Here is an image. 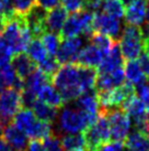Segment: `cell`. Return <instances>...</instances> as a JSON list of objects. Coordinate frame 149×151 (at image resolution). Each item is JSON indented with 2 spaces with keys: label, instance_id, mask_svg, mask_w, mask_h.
<instances>
[{
  "label": "cell",
  "instance_id": "14",
  "mask_svg": "<svg viewBox=\"0 0 149 151\" xmlns=\"http://www.w3.org/2000/svg\"><path fill=\"white\" fill-rule=\"evenodd\" d=\"M104 56L105 55L103 52L99 50L96 46H94L93 44H89L80 50L76 64L81 65V66L94 67L95 68V67H99Z\"/></svg>",
  "mask_w": 149,
  "mask_h": 151
},
{
  "label": "cell",
  "instance_id": "12",
  "mask_svg": "<svg viewBox=\"0 0 149 151\" xmlns=\"http://www.w3.org/2000/svg\"><path fill=\"white\" fill-rule=\"evenodd\" d=\"M4 139L9 143L12 151H26L28 145H29V137L19 129L14 124H9L4 126L2 131Z\"/></svg>",
  "mask_w": 149,
  "mask_h": 151
},
{
  "label": "cell",
  "instance_id": "49",
  "mask_svg": "<svg viewBox=\"0 0 149 151\" xmlns=\"http://www.w3.org/2000/svg\"><path fill=\"white\" fill-rule=\"evenodd\" d=\"M146 19L149 21V0H147V7H146Z\"/></svg>",
  "mask_w": 149,
  "mask_h": 151
},
{
  "label": "cell",
  "instance_id": "16",
  "mask_svg": "<svg viewBox=\"0 0 149 151\" xmlns=\"http://www.w3.org/2000/svg\"><path fill=\"white\" fill-rule=\"evenodd\" d=\"M146 7L147 0H135L126 6L124 14L126 23L140 27L146 19Z\"/></svg>",
  "mask_w": 149,
  "mask_h": 151
},
{
  "label": "cell",
  "instance_id": "52",
  "mask_svg": "<svg viewBox=\"0 0 149 151\" xmlns=\"http://www.w3.org/2000/svg\"><path fill=\"white\" fill-rule=\"evenodd\" d=\"M2 125L0 124V138H1V136H2V131H4V128H2Z\"/></svg>",
  "mask_w": 149,
  "mask_h": 151
},
{
  "label": "cell",
  "instance_id": "1",
  "mask_svg": "<svg viewBox=\"0 0 149 151\" xmlns=\"http://www.w3.org/2000/svg\"><path fill=\"white\" fill-rule=\"evenodd\" d=\"M54 84L65 103L72 101L83 93L79 82V65L76 63L64 64L54 75Z\"/></svg>",
  "mask_w": 149,
  "mask_h": 151
},
{
  "label": "cell",
  "instance_id": "51",
  "mask_svg": "<svg viewBox=\"0 0 149 151\" xmlns=\"http://www.w3.org/2000/svg\"><path fill=\"white\" fill-rule=\"evenodd\" d=\"M146 122H147V134L149 136V111H147V119H146Z\"/></svg>",
  "mask_w": 149,
  "mask_h": 151
},
{
  "label": "cell",
  "instance_id": "9",
  "mask_svg": "<svg viewBox=\"0 0 149 151\" xmlns=\"http://www.w3.org/2000/svg\"><path fill=\"white\" fill-rule=\"evenodd\" d=\"M26 24L29 27L32 39H41L46 31V17L47 10L35 4L28 12L23 14Z\"/></svg>",
  "mask_w": 149,
  "mask_h": 151
},
{
  "label": "cell",
  "instance_id": "7",
  "mask_svg": "<svg viewBox=\"0 0 149 151\" xmlns=\"http://www.w3.org/2000/svg\"><path fill=\"white\" fill-rule=\"evenodd\" d=\"M20 93L9 87L0 94V124L2 126L11 124L16 114L22 108Z\"/></svg>",
  "mask_w": 149,
  "mask_h": 151
},
{
  "label": "cell",
  "instance_id": "22",
  "mask_svg": "<svg viewBox=\"0 0 149 151\" xmlns=\"http://www.w3.org/2000/svg\"><path fill=\"white\" fill-rule=\"evenodd\" d=\"M50 83H52V80L37 67L35 71L32 72L24 80V88L35 93L37 95L38 91L43 86H45L46 84H50Z\"/></svg>",
  "mask_w": 149,
  "mask_h": 151
},
{
  "label": "cell",
  "instance_id": "19",
  "mask_svg": "<svg viewBox=\"0 0 149 151\" xmlns=\"http://www.w3.org/2000/svg\"><path fill=\"white\" fill-rule=\"evenodd\" d=\"M37 97L38 99L46 103L47 105L53 106V107H56V108H62V106L65 105V101L62 99V95L59 94L56 87L52 85V83L50 84H46L45 86L38 91L37 93Z\"/></svg>",
  "mask_w": 149,
  "mask_h": 151
},
{
  "label": "cell",
  "instance_id": "23",
  "mask_svg": "<svg viewBox=\"0 0 149 151\" xmlns=\"http://www.w3.org/2000/svg\"><path fill=\"white\" fill-rule=\"evenodd\" d=\"M124 66L125 78H127V81H128L129 83H132L134 86L146 82L147 76L143 73L137 61H135V60H128L126 63H124Z\"/></svg>",
  "mask_w": 149,
  "mask_h": 151
},
{
  "label": "cell",
  "instance_id": "44",
  "mask_svg": "<svg viewBox=\"0 0 149 151\" xmlns=\"http://www.w3.org/2000/svg\"><path fill=\"white\" fill-rule=\"evenodd\" d=\"M139 28H140L143 41H144V42H145V41H149V21L144 22Z\"/></svg>",
  "mask_w": 149,
  "mask_h": 151
},
{
  "label": "cell",
  "instance_id": "29",
  "mask_svg": "<svg viewBox=\"0 0 149 151\" xmlns=\"http://www.w3.org/2000/svg\"><path fill=\"white\" fill-rule=\"evenodd\" d=\"M89 41L91 42L94 46H96L99 50H101L104 53V55H106L110 52L111 47L114 44V41L112 40L110 37H108L106 34L100 33V32H93L92 35L89 38Z\"/></svg>",
  "mask_w": 149,
  "mask_h": 151
},
{
  "label": "cell",
  "instance_id": "15",
  "mask_svg": "<svg viewBox=\"0 0 149 151\" xmlns=\"http://www.w3.org/2000/svg\"><path fill=\"white\" fill-rule=\"evenodd\" d=\"M123 66H124V58L121 53L120 44L118 42H114L110 52L104 56L102 62L100 63L98 73H109L113 70Z\"/></svg>",
  "mask_w": 149,
  "mask_h": 151
},
{
  "label": "cell",
  "instance_id": "39",
  "mask_svg": "<svg viewBox=\"0 0 149 151\" xmlns=\"http://www.w3.org/2000/svg\"><path fill=\"white\" fill-rule=\"evenodd\" d=\"M64 8L69 12H79L82 10L83 0H62Z\"/></svg>",
  "mask_w": 149,
  "mask_h": 151
},
{
  "label": "cell",
  "instance_id": "5",
  "mask_svg": "<svg viewBox=\"0 0 149 151\" xmlns=\"http://www.w3.org/2000/svg\"><path fill=\"white\" fill-rule=\"evenodd\" d=\"M84 140L88 151H99L110 140V125L106 115L99 110L96 122L84 130Z\"/></svg>",
  "mask_w": 149,
  "mask_h": 151
},
{
  "label": "cell",
  "instance_id": "18",
  "mask_svg": "<svg viewBox=\"0 0 149 151\" xmlns=\"http://www.w3.org/2000/svg\"><path fill=\"white\" fill-rule=\"evenodd\" d=\"M74 106L76 108L92 114H99L100 104L96 96L95 89H89L84 92L74 101Z\"/></svg>",
  "mask_w": 149,
  "mask_h": 151
},
{
  "label": "cell",
  "instance_id": "30",
  "mask_svg": "<svg viewBox=\"0 0 149 151\" xmlns=\"http://www.w3.org/2000/svg\"><path fill=\"white\" fill-rule=\"evenodd\" d=\"M103 12L116 19H122L125 14V6L121 0H105L102 4Z\"/></svg>",
  "mask_w": 149,
  "mask_h": 151
},
{
  "label": "cell",
  "instance_id": "48",
  "mask_svg": "<svg viewBox=\"0 0 149 151\" xmlns=\"http://www.w3.org/2000/svg\"><path fill=\"white\" fill-rule=\"evenodd\" d=\"M144 52L149 56V41H145L144 42Z\"/></svg>",
  "mask_w": 149,
  "mask_h": 151
},
{
  "label": "cell",
  "instance_id": "36",
  "mask_svg": "<svg viewBox=\"0 0 149 151\" xmlns=\"http://www.w3.org/2000/svg\"><path fill=\"white\" fill-rule=\"evenodd\" d=\"M135 92L138 95V98L144 103L146 109L149 111V85L147 84V81L135 85Z\"/></svg>",
  "mask_w": 149,
  "mask_h": 151
},
{
  "label": "cell",
  "instance_id": "27",
  "mask_svg": "<svg viewBox=\"0 0 149 151\" xmlns=\"http://www.w3.org/2000/svg\"><path fill=\"white\" fill-rule=\"evenodd\" d=\"M52 132H53L52 124L36 119L33 125L31 126V128L25 132V134L31 139L42 140V139L46 138L47 136H50Z\"/></svg>",
  "mask_w": 149,
  "mask_h": 151
},
{
  "label": "cell",
  "instance_id": "11",
  "mask_svg": "<svg viewBox=\"0 0 149 151\" xmlns=\"http://www.w3.org/2000/svg\"><path fill=\"white\" fill-rule=\"evenodd\" d=\"M124 66L118 67L109 73H98L94 89L95 92H108L113 88L121 86L124 83Z\"/></svg>",
  "mask_w": 149,
  "mask_h": 151
},
{
  "label": "cell",
  "instance_id": "37",
  "mask_svg": "<svg viewBox=\"0 0 149 151\" xmlns=\"http://www.w3.org/2000/svg\"><path fill=\"white\" fill-rule=\"evenodd\" d=\"M14 11L19 14H25L36 4V0H12Z\"/></svg>",
  "mask_w": 149,
  "mask_h": 151
},
{
  "label": "cell",
  "instance_id": "20",
  "mask_svg": "<svg viewBox=\"0 0 149 151\" xmlns=\"http://www.w3.org/2000/svg\"><path fill=\"white\" fill-rule=\"evenodd\" d=\"M124 143L128 151H149V136L138 130L128 134Z\"/></svg>",
  "mask_w": 149,
  "mask_h": 151
},
{
  "label": "cell",
  "instance_id": "35",
  "mask_svg": "<svg viewBox=\"0 0 149 151\" xmlns=\"http://www.w3.org/2000/svg\"><path fill=\"white\" fill-rule=\"evenodd\" d=\"M20 99L22 108L31 109L33 107L34 103L36 101V94L26 89V88H23L20 93Z\"/></svg>",
  "mask_w": 149,
  "mask_h": 151
},
{
  "label": "cell",
  "instance_id": "3",
  "mask_svg": "<svg viewBox=\"0 0 149 151\" xmlns=\"http://www.w3.org/2000/svg\"><path fill=\"white\" fill-rule=\"evenodd\" d=\"M99 114L88 113L76 107H62L58 116V127L65 134H77L92 126Z\"/></svg>",
  "mask_w": 149,
  "mask_h": 151
},
{
  "label": "cell",
  "instance_id": "24",
  "mask_svg": "<svg viewBox=\"0 0 149 151\" xmlns=\"http://www.w3.org/2000/svg\"><path fill=\"white\" fill-rule=\"evenodd\" d=\"M60 140L65 151H88L84 136L80 132L65 134Z\"/></svg>",
  "mask_w": 149,
  "mask_h": 151
},
{
  "label": "cell",
  "instance_id": "2",
  "mask_svg": "<svg viewBox=\"0 0 149 151\" xmlns=\"http://www.w3.org/2000/svg\"><path fill=\"white\" fill-rule=\"evenodd\" d=\"M1 37L8 44L13 54L25 52L32 40V35L26 24L24 16L16 13L7 23Z\"/></svg>",
  "mask_w": 149,
  "mask_h": 151
},
{
  "label": "cell",
  "instance_id": "41",
  "mask_svg": "<svg viewBox=\"0 0 149 151\" xmlns=\"http://www.w3.org/2000/svg\"><path fill=\"white\" fill-rule=\"evenodd\" d=\"M138 59V64L140 66L143 73L145 74L146 76H149V56L146 54L145 52H141L140 55L137 58Z\"/></svg>",
  "mask_w": 149,
  "mask_h": 151
},
{
  "label": "cell",
  "instance_id": "26",
  "mask_svg": "<svg viewBox=\"0 0 149 151\" xmlns=\"http://www.w3.org/2000/svg\"><path fill=\"white\" fill-rule=\"evenodd\" d=\"M36 119L37 118L35 117V115L31 109L21 108L16 114V116L13 118V122L19 129H21L25 134L31 128V126L33 125Z\"/></svg>",
  "mask_w": 149,
  "mask_h": 151
},
{
  "label": "cell",
  "instance_id": "21",
  "mask_svg": "<svg viewBox=\"0 0 149 151\" xmlns=\"http://www.w3.org/2000/svg\"><path fill=\"white\" fill-rule=\"evenodd\" d=\"M32 108H33L35 117L42 122L53 124L58 117V108L47 105L46 103L40 101V99H36Z\"/></svg>",
  "mask_w": 149,
  "mask_h": 151
},
{
  "label": "cell",
  "instance_id": "28",
  "mask_svg": "<svg viewBox=\"0 0 149 151\" xmlns=\"http://www.w3.org/2000/svg\"><path fill=\"white\" fill-rule=\"evenodd\" d=\"M25 52L36 64L41 63L42 61L45 60L46 56L48 55L43 43H42L41 39H32Z\"/></svg>",
  "mask_w": 149,
  "mask_h": 151
},
{
  "label": "cell",
  "instance_id": "13",
  "mask_svg": "<svg viewBox=\"0 0 149 151\" xmlns=\"http://www.w3.org/2000/svg\"><path fill=\"white\" fill-rule=\"evenodd\" d=\"M11 66L13 67L16 74L20 78L25 80L32 72L36 70L37 64L26 53L21 52V53H16V54L12 55Z\"/></svg>",
  "mask_w": 149,
  "mask_h": 151
},
{
  "label": "cell",
  "instance_id": "4",
  "mask_svg": "<svg viewBox=\"0 0 149 151\" xmlns=\"http://www.w3.org/2000/svg\"><path fill=\"white\" fill-rule=\"evenodd\" d=\"M118 44L124 60H136L144 50V41L141 38L140 28L138 25L126 23Z\"/></svg>",
  "mask_w": 149,
  "mask_h": 151
},
{
  "label": "cell",
  "instance_id": "17",
  "mask_svg": "<svg viewBox=\"0 0 149 151\" xmlns=\"http://www.w3.org/2000/svg\"><path fill=\"white\" fill-rule=\"evenodd\" d=\"M67 12L68 11L64 8V6H59V4L57 7L50 9V11L47 12V17H46V30L48 32L59 34L62 25L68 18Z\"/></svg>",
  "mask_w": 149,
  "mask_h": 151
},
{
  "label": "cell",
  "instance_id": "43",
  "mask_svg": "<svg viewBox=\"0 0 149 151\" xmlns=\"http://www.w3.org/2000/svg\"><path fill=\"white\" fill-rule=\"evenodd\" d=\"M36 4L46 10H50L57 7L59 4V0H36Z\"/></svg>",
  "mask_w": 149,
  "mask_h": 151
},
{
  "label": "cell",
  "instance_id": "53",
  "mask_svg": "<svg viewBox=\"0 0 149 151\" xmlns=\"http://www.w3.org/2000/svg\"><path fill=\"white\" fill-rule=\"evenodd\" d=\"M147 84L149 85V76H148V81H147Z\"/></svg>",
  "mask_w": 149,
  "mask_h": 151
},
{
  "label": "cell",
  "instance_id": "50",
  "mask_svg": "<svg viewBox=\"0 0 149 151\" xmlns=\"http://www.w3.org/2000/svg\"><path fill=\"white\" fill-rule=\"evenodd\" d=\"M121 1L124 6H128L129 4H132L133 1H135V0H121Z\"/></svg>",
  "mask_w": 149,
  "mask_h": 151
},
{
  "label": "cell",
  "instance_id": "38",
  "mask_svg": "<svg viewBox=\"0 0 149 151\" xmlns=\"http://www.w3.org/2000/svg\"><path fill=\"white\" fill-rule=\"evenodd\" d=\"M102 4L103 0H83L82 10L91 13H96L102 8Z\"/></svg>",
  "mask_w": 149,
  "mask_h": 151
},
{
  "label": "cell",
  "instance_id": "40",
  "mask_svg": "<svg viewBox=\"0 0 149 151\" xmlns=\"http://www.w3.org/2000/svg\"><path fill=\"white\" fill-rule=\"evenodd\" d=\"M126 147L123 141H108L100 148L99 151H125Z\"/></svg>",
  "mask_w": 149,
  "mask_h": 151
},
{
  "label": "cell",
  "instance_id": "45",
  "mask_svg": "<svg viewBox=\"0 0 149 151\" xmlns=\"http://www.w3.org/2000/svg\"><path fill=\"white\" fill-rule=\"evenodd\" d=\"M9 20H10V18H8L7 16L2 14V13H0V35L2 34V32H4V28H6L7 23L9 22Z\"/></svg>",
  "mask_w": 149,
  "mask_h": 151
},
{
  "label": "cell",
  "instance_id": "8",
  "mask_svg": "<svg viewBox=\"0 0 149 151\" xmlns=\"http://www.w3.org/2000/svg\"><path fill=\"white\" fill-rule=\"evenodd\" d=\"M92 28L95 32L106 34L114 42L120 41L122 32H123L120 19L113 18L104 12L94 13L93 20H92Z\"/></svg>",
  "mask_w": 149,
  "mask_h": 151
},
{
  "label": "cell",
  "instance_id": "10",
  "mask_svg": "<svg viewBox=\"0 0 149 151\" xmlns=\"http://www.w3.org/2000/svg\"><path fill=\"white\" fill-rule=\"evenodd\" d=\"M82 39L80 37H74V38L62 40L57 52L55 54L59 64L64 65L68 63H76L79 52L82 46Z\"/></svg>",
  "mask_w": 149,
  "mask_h": 151
},
{
  "label": "cell",
  "instance_id": "47",
  "mask_svg": "<svg viewBox=\"0 0 149 151\" xmlns=\"http://www.w3.org/2000/svg\"><path fill=\"white\" fill-rule=\"evenodd\" d=\"M0 151H12L9 143L2 138H0Z\"/></svg>",
  "mask_w": 149,
  "mask_h": 151
},
{
  "label": "cell",
  "instance_id": "42",
  "mask_svg": "<svg viewBox=\"0 0 149 151\" xmlns=\"http://www.w3.org/2000/svg\"><path fill=\"white\" fill-rule=\"evenodd\" d=\"M26 151H45V147L41 140L38 139H32L28 145Z\"/></svg>",
  "mask_w": 149,
  "mask_h": 151
},
{
  "label": "cell",
  "instance_id": "25",
  "mask_svg": "<svg viewBox=\"0 0 149 151\" xmlns=\"http://www.w3.org/2000/svg\"><path fill=\"white\" fill-rule=\"evenodd\" d=\"M96 77H98V71L94 67L79 65V82L83 92L94 88Z\"/></svg>",
  "mask_w": 149,
  "mask_h": 151
},
{
  "label": "cell",
  "instance_id": "6",
  "mask_svg": "<svg viewBox=\"0 0 149 151\" xmlns=\"http://www.w3.org/2000/svg\"><path fill=\"white\" fill-rule=\"evenodd\" d=\"M100 110L103 111L109 119L110 140L124 142L131 129V120L126 111L123 108H100Z\"/></svg>",
  "mask_w": 149,
  "mask_h": 151
},
{
  "label": "cell",
  "instance_id": "46",
  "mask_svg": "<svg viewBox=\"0 0 149 151\" xmlns=\"http://www.w3.org/2000/svg\"><path fill=\"white\" fill-rule=\"evenodd\" d=\"M7 87H8V84H7V82H6V78H4L2 72L0 70V94L4 92Z\"/></svg>",
  "mask_w": 149,
  "mask_h": 151
},
{
  "label": "cell",
  "instance_id": "32",
  "mask_svg": "<svg viewBox=\"0 0 149 151\" xmlns=\"http://www.w3.org/2000/svg\"><path fill=\"white\" fill-rule=\"evenodd\" d=\"M37 65H38V68L44 74L48 76L50 80H53L54 75L57 73V71L60 67V64L54 55H47L46 59L43 60L41 63H38Z\"/></svg>",
  "mask_w": 149,
  "mask_h": 151
},
{
  "label": "cell",
  "instance_id": "33",
  "mask_svg": "<svg viewBox=\"0 0 149 151\" xmlns=\"http://www.w3.org/2000/svg\"><path fill=\"white\" fill-rule=\"evenodd\" d=\"M43 145L45 147V151H65L62 145V140L54 132L44 138Z\"/></svg>",
  "mask_w": 149,
  "mask_h": 151
},
{
  "label": "cell",
  "instance_id": "34",
  "mask_svg": "<svg viewBox=\"0 0 149 151\" xmlns=\"http://www.w3.org/2000/svg\"><path fill=\"white\" fill-rule=\"evenodd\" d=\"M12 55V51L10 50L8 44L2 39V37L0 35V68H2L4 66H6L7 64L11 62Z\"/></svg>",
  "mask_w": 149,
  "mask_h": 151
},
{
  "label": "cell",
  "instance_id": "31",
  "mask_svg": "<svg viewBox=\"0 0 149 151\" xmlns=\"http://www.w3.org/2000/svg\"><path fill=\"white\" fill-rule=\"evenodd\" d=\"M41 41L43 43L44 47H45L47 54L54 55L55 56V54H56V52L58 50V46L60 44L62 39L59 37V34L46 31L45 33L41 37Z\"/></svg>",
  "mask_w": 149,
  "mask_h": 151
}]
</instances>
